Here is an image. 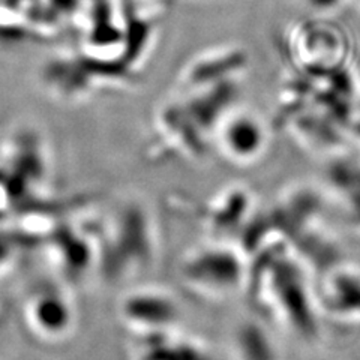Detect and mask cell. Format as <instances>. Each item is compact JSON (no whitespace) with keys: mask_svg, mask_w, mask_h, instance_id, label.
Instances as JSON below:
<instances>
[{"mask_svg":"<svg viewBox=\"0 0 360 360\" xmlns=\"http://www.w3.org/2000/svg\"><path fill=\"white\" fill-rule=\"evenodd\" d=\"M263 320L312 340L317 332L315 300L300 255L288 243H274L250 257L246 287Z\"/></svg>","mask_w":360,"mask_h":360,"instance_id":"obj_1","label":"cell"},{"mask_svg":"<svg viewBox=\"0 0 360 360\" xmlns=\"http://www.w3.org/2000/svg\"><path fill=\"white\" fill-rule=\"evenodd\" d=\"M94 231L96 266L119 283L148 269L156 255V230L149 210L137 201L120 202Z\"/></svg>","mask_w":360,"mask_h":360,"instance_id":"obj_2","label":"cell"},{"mask_svg":"<svg viewBox=\"0 0 360 360\" xmlns=\"http://www.w3.org/2000/svg\"><path fill=\"white\" fill-rule=\"evenodd\" d=\"M184 287L202 299H225L245 290L250 257L239 242L212 239L191 250L179 264Z\"/></svg>","mask_w":360,"mask_h":360,"instance_id":"obj_3","label":"cell"},{"mask_svg":"<svg viewBox=\"0 0 360 360\" xmlns=\"http://www.w3.org/2000/svg\"><path fill=\"white\" fill-rule=\"evenodd\" d=\"M119 315L123 326L137 338L177 329L182 309L172 291L160 285H141L123 296Z\"/></svg>","mask_w":360,"mask_h":360,"instance_id":"obj_4","label":"cell"},{"mask_svg":"<svg viewBox=\"0 0 360 360\" xmlns=\"http://www.w3.org/2000/svg\"><path fill=\"white\" fill-rule=\"evenodd\" d=\"M215 141L225 161L234 165H252L267 150L269 137L263 122L250 112L225 115L217 128Z\"/></svg>","mask_w":360,"mask_h":360,"instance_id":"obj_5","label":"cell"},{"mask_svg":"<svg viewBox=\"0 0 360 360\" xmlns=\"http://www.w3.org/2000/svg\"><path fill=\"white\" fill-rule=\"evenodd\" d=\"M255 213L252 194L242 186H236L213 197L206 209H201L200 215L213 239L238 242L236 238H242Z\"/></svg>","mask_w":360,"mask_h":360,"instance_id":"obj_6","label":"cell"},{"mask_svg":"<svg viewBox=\"0 0 360 360\" xmlns=\"http://www.w3.org/2000/svg\"><path fill=\"white\" fill-rule=\"evenodd\" d=\"M32 326L44 338L60 340L70 333L75 324L72 302L59 290H49L33 299L30 307Z\"/></svg>","mask_w":360,"mask_h":360,"instance_id":"obj_7","label":"cell"},{"mask_svg":"<svg viewBox=\"0 0 360 360\" xmlns=\"http://www.w3.org/2000/svg\"><path fill=\"white\" fill-rule=\"evenodd\" d=\"M231 347L239 360H278L276 342L262 321H242L233 332Z\"/></svg>","mask_w":360,"mask_h":360,"instance_id":"obj_8","label":"cell"},{"mask_svg":"<svg viewBox=\"0 0 360 360\" xmlns=\"http://www.w3.org/2000/svg\"><path fill=\"white\" fill-rule=\"evenodd\" d=\"M307 2L311 6L320 8V9H330L335 5H338V0H307Z\"/></svg>","mask_w":360,"mask_h":360,"instance_id":"obj_9","label":"cell"}]
</instances>
